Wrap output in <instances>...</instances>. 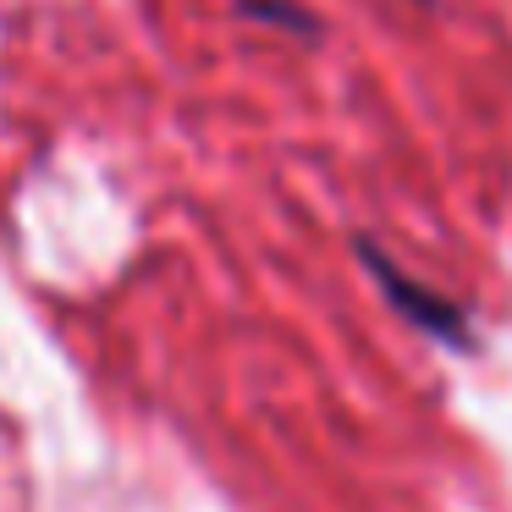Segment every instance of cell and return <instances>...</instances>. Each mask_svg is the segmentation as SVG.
I'll use <instances>...</instances> for the list:
<instances>
[{"instance_id":"obj_1","label":"cell","mask_w":512,"mask_h":512,"mask_svg":"<svg viewBox=\"0 0 512 512\" xmlns=\"http://www.w3.org/2000/svg\"><path fill=\"white\" fill-rule=\"evenodd\" d=\"M364 259H369V265H375V270H380V281H386V287H391V298H397V303H402V309H408V314H419V320H424V325H430V331H441V336H446V342H457V336H452V331H463V325H457V314H452V309H435V303H430V298H424V287H408V281H402V276H397V270H391V265H386V259H380V254H375V248H364Z\"/></svg>"}]
</instances>
